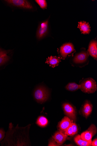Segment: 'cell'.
Listing matches in <instances>:
<instances>
[{"label":"cell","instance_id":"1","mask_svg":"<svg viewBox=\"0 0 97 146\" xmlns=\"http://www.w3.org/2000/svg\"><path fill=\"white\" fill-rule=\"evenodd\" d=\"M79 85V89L85 93H94L97 89L96 82L92 78H89L82 80Z\"/></svg>","mask_w":97,"mask_h":146},{"label":"cell","instance_id":"2","mask_svg":"<svg viewBox=\"0 0 97 146\" xmlns=\"http://www.w3.org/2000/svg\"><path fill=\"white\" fill-rule=\"evenodd\" d=\"M89 54L88 51L82 50L77 53L72 59V64L75 65L80 66H84L88 61Z\"/></svg>","mask_w":97,"mask_h":146},{"label":"cell","instance_id":"3","mask_svg":"<svg viewBox=\"0 0 97 146\" xmlns=\"http://www.w3.org/2000/svg\"><path fill=\"white\" fill-rule=\"evenodd\" d=\"M49 92L46 87L40 86L36 88L34 92V96L39 103H43L46 101L49 97Z\"/></svg>","mask_w":97,"mask_h":146},{"label":"cell","instance_id":"4","mask_svg":"<svg viewBox=\"0 0 97 146\" xmlns=\"http://www.w3.org/2000/svg\"><path fill=\"white\" fill-rule=\"evenodd\" d=\"M3 1L9 6L30 10L33 9L30 2L25 0H5Z\"/></svg>","mask_w":97,"mask_h":146},{"label":"cell","instance_id":"5","mask_svg":"<svg viewBox=\"0 0 97 146\" xmlns=\"http://www.w3.org/2000/svg\"><path fill=\"white\" fill-rule=\"evenodd\" d=\"M49 20L47 19L39 24L36 33V37L40 40L46 36L49 32Z\"/></svg>","mask_w":97,"mask_h":146},{"label":"cell","instance_id":"6","mask_svg":"<svg viewBox=\"0 0 97 146\" xmlns=\"http://www.w3.org/2000/svg\"><path fill=\"white\" fill-rule=\"evenodd\" d=\"M12 50L0 48V68L7 65L11 59Z\"/></svg>","mask_w":97,"mask_h":146},{"label":"cell","instance_id":"7","mask_svg":"<svg viewBox=\"0 0 97 146\" xmlns=\"http://www.w3.org/2000/svg\"><path fill=\"white\" fill-rule=\"evenodd\" d=\"M63 109L65 114L71 120L75 121L76 119V111L71 104L65 103L63 104Z\"/></svg>","mask_w":97,"mask_h":146},{"label":"cell","instance_id":"8","mask_svg":"<svg viewBox=\"0 0 97 146\" xmlns=\"http://www.w3.org/2000/svg\"><path fill=\"white\" fill-rule=\"evenodd\" d=\"M75 50L73 44L67 43L63 44L60 48V53L62 58H66L68 55L71 54Z\"/></svg>","mask_w":97,"mask_h":146},{"label":"cell","instance_id":"9","mask_svg":"<svg viewBox=\"0 0 97 146\" xmlns=\"http://www.w3.org/2000/svg\"><path fill=\"white\" fill-rule=\"evenodd\" d=\"M97 128L95 125L92 124L85 131L82 133L81 137L83 140L90 141L97 133Z\"/></svg>","mask_w":97,"mask_h":146},{"label":"cell","instance_id":"10","mask_svg":"<svg viewBox=\"0 0 97 146\" xmlns=\"http://www.w3.org/2000/svg\"><path fill=\"white\" fill-rule=\"evenodd\" d=\"M72 123L68 117H64L58 124V128L59 131L64 133L68 128L71 125Z\"/></svg>","mask_w":97,"mask_h":146},{"label":"cell","instance_id":"11","mask_svg":"<svg viewBox=\"0 0 97 146\" xmlns=\"http://www.w3.org/2000/svg\"><path fill=\"white\" fill-rule=\"evenodd\" d=\"M93 105L89 101L86 100L83 105L82 109V113L86 118L88 117L92 110Z\"/></svg>","mask_w":97,"mask_h":146},{"label":"cell","instance_id":"12","mask_svg":"<svg viewBox=\"0 0 97 146\" xmlns=\"http://www.w3.org/2000/svg\"><path fill=\"white\" fill-rule=\"evenodd\" d=\"M88 51L89 55L97 60V42L96 40H93L90 42Z\"/></svg>","mask_w":97,"mask_h":146},{"label":"cell","instance_id":"13","mask_svg":"<svg viewBox=\"0 0 97 146\" xmlns=\"http://www.w3.org/2000/svg\"><path fill=\"white\" fill-rule=\"evenodd\" d=\"M67 137V135L59 131H57L52 136L55 141L61 145L65 141Z\"/></svg>","mask_w":97,"mask_h":146},{"label":"cell","instance_id":"14","mask_svg":"<svg viewBox=\"0 0 97 146\" xmlns=\"http://www.w3.org/2000/svg\"><path fill=\"white\" fill-rule=\"evenodd\" d=\"M78 27L81 33L83 34H89L91 31L90 28L89 23L85 21L79 22Z\"/></svg>","mask_w":97,"mask_h":146},{"label":"cell","instance_id":"15","mask_svg":"<svg viewBox=\"0 0 97 146\" xmlns=\"http://www.w3.org/2000/svg\"><path fill=\"white\" fill-rule=\"evenodd\" d=\"M62 58L61 57L56 56H51L47 59L46 63L49 64L50 67L54 68L59 65Z\"/></svg>","mask_w":97,"mask_h":146},{"label":"cell","instance_id":"16","mask_svg":"<svg viewBox=\"0 0 97 146\" xmlns=\"http://www.w3.org/2000/svg\"><path fill=\"white\" fill-rule=\"evenodd\" d=\"M74 140L76 143L80 146H91L92 141H85L81 138V135H78L76 136L74 138Z\"/></svg>","mask_w":97,"mask_h":146},{"label":"cell","instance_id":"17","mask_svg":"<svg viewBox=\"0 0 97 146\" xmlns=\"http://www.w3.org/2000/svg\"><path fill=\"white\" fill-rule=\"evenodd\" d=\"M48 121L47 118L44 116H40L37 119L36 123L41 127H45L48 125Z\"/></svg>","mask_w":97,"mask_h":146},{"label":"cell","instance_id":"18","mask_svg":"<svg viewBox=\"0 0 97 146\" xmlns=\"http://www.w3.org/2000/svg\"><path fill=\"white\" fill-rule=\"evenodd\" d=\"M65 88L67 90L74 91L79 89L80 86L75 83H69L66 86Z\"/></svg>","mask_w":97,"mask_h":146},{"label":"cell","instance_id":"19","mask_svg":"<svg viewBox=\"0 0 97 146\" xmlns=\"http://www.w3.org/2000/svg\"><path fill=\"white\" fill-rule=\"evenodd\" d=\"M35 1L41 9H44L47 8V3L45 0H36Z\"/></svg>","mask_w":97,"mask_h":146},{"label":"cell","instance_id":"20","mask_svg":"<svg viewBox=\"0 0 97 146\" xmlns=\"http://www.w3.org/2000/svg\"><path fill=\"white\" fill-rule=\"evenodd\" d=\"M61 145L57 143L52 137L49 140L48 145L49 146H59Z\"/></svg>","mask_w":97,"mask_h":146},{"label":"cell","instance_id":"21","mask_svg":"<svg viewBox=\"0 0 97 146\" xmlns=\"http://www.w3.org/2000/svg\"><path fill=\"white\" fill-rule=\"evenodd\" d=\"M71 126L74 135L77 134L78 129L77 124L75 123L72 122Z\"/></svg>","mask_w":97,"mask_h":146},{"label":"cell","instance_id":"22","mask_svg":"<svg viewBox=\"0 0 97 146\" xmlns=\"http://www.w3.org/2000/svg\"><path fill=\"white\" fill-rule=\"evenodd\" d=\"M71 125L68 128L64 134L69 136L74 135Z\"/></svg>","mask_w":97,"mask_h":146},{"label":"cell","instance_id":"23","mask_svg":"<svg viewBox=\"0 0 97 146\" xmlns=\"http://www.w3.org/2000/svg\"><path fill=\"white\" fill-rule=\"evenodd\" d=\"M5 136V131L2 128H0V141H2Z\"/></svg>","mask_w":97,"mask_h":146},{"label":"cell","instance_id":"24","mask_svg":"<svg viewBox=\"0 0 97 146\" xmlns=\"http://www.w3.org/2000/svg\"><path fill=\"white\" fill-rule=\"evenodd\" d=\"M91 145L92 146H97V139L96 138L94 139L92 141Z\"/></svg>","mask_w":97,"mask_h":146}]
</instances>
